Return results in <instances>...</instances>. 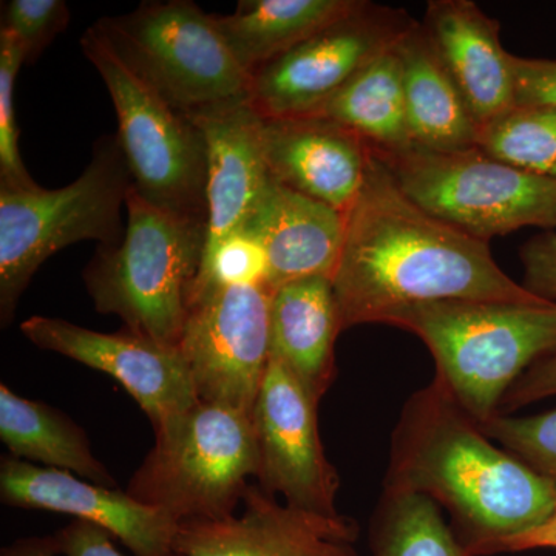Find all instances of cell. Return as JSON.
I'll use <instances>...</instances> for the list:
<instances>
[{"label":"cell","instance_id":"obj_1","mask_svg":"<svg viewBox=\"0 0 556 556\" xmlns=\"http://www.w3.org/2000/svg\"><path fill=\"white\" fill-rule=\"evenodd\" d=\"M345 219L332 277L342 331L439 300L548 302L511 280L489 243L413 203L369 146L364 182Z\"/></svg>","mask_w":556,"mask_h":556},{"label":"cell","instance_id":"obj_2","mask_svg":"<svg viewBox=\"0 0 556 556\" xmlns=\"http://www.w3.org/2000/svg\"><path fill=\"white\" fill-rule=\"evenodd\" d=\"M489 439L434 380L405 405L391 447L387 490L447 507L467 556L495 555L556 507V481Z\"/></svg>","mask_w":556,"mask_h":556},{"label":"cell","instance_id":"obj_3","mask_svg":"<svg viewBox=\"0 0 556 556\" xmlns=\"http://www.w3.org/2000/svg\"><path fill=\"white\" fill-rule=\"evenodd\" d=\"M380 324L413 332L433 354L437 382L477 424L507 391L556 353V303L439 300L391 311Z\"/></svg>","mask_w":556,"mask_h":556},{"label":"cell","instance_id":"obj_4","mask_svg":"<svg viewBox=\"0 0 556 556\" xmlns=\"http://www.w3.org/2000/svg\"><path fill=\"white\" fill-rule=\"evenodd\" d=\"M127 225L116 247H101L83 277L97 311L127 329L178 348L192 311L206 222L150 203L130 186Z\"/></svg>","mask_w":556,"mask_h":556},{"label":"cell","instance_id":"obj_5","mask_svg":"<svg viewBox=\"0 0 556 556\" xmlns=\"http://www.w3.org/2000/svg\"><path fill=\"white\" fill-rule=\"evenodd\" d=\"M131 179L116 137L94 142L89 166L61 189L0 186V320L9 327L36 270L79 241L116 247Z\"/></svg>","mask_w":556,"mask_h":556},{"label":"cell","instance_id":"obj_6","mask_svg":"<svg viewBox=\"0 0 556 556\" xmlns=\"http://www.w3.org/2000/svg\"><path fill=\"white\" fill-rule=\"evenodd\" d=\"M93 27L144 86L179 115L249 102L251 76L233 58L214 14L190 0H152Z\"/></svg>","mask_w":556,"mask_h":556},{"label":"cell","instance_id":"obj_7","mask_svg":"<svg viewBox=\"0 0 556 556\" xmlns=\"http://www.w3.org/2000/svg\"><path fill=\"white\" fill-rule=\"evenodd\" d=\"M257 431L251 416L199 402L155 430V445L127 493L178 525L233 517L248 478L258 477Z\"/></svg>","mask_w":556,"mask_h":556},{"label":"cell","instance_id":"obj_8","mask_svg":"<svg viewBox=\"0 0 556 556\" xmlns=\"http://www.w3.org/2000/svg\"><path fill=\"white\" fill-rule=\"evenodd\" d=\"M369 149L413 203L473 239L486 243L526 226L556 228V178L517 169L478 148Z\"/></svg>","mask_w":556,"mask_h":556},{"label":"cell","instance_id":"obj_9","mask_svg":"<svg viewBox=\"0 0 556 556\" xmlns=\"http://www.w3.org/2000/svg\"><path fill=\"white\" fill-rule=\"evenodd\" d=\"M80 50L112 98L131 186L155 206L206 222L207 149L200 127L144 86L93 25Z\"/></svg>","mask_w":556,"mask_h":556},{"label":"cell","instance_id":"obj_10","mask_svg":"<svg viewBox=\"0 0 556 556\" xmlns=\"http://www.w3.org/2000/svg\"><path fill=\"white\" fill-rule=\"evenodd\" d=\"M415 24L405 10L361 0L339 21L252 72L249 102L263 118L309 115Z\"/></svg>","mask_w":556,"mask_h":556},{"label":"cell","instance_id":"obj_11","mask_svg":"<svg viewBox=\"0 0 556 556\" xmlns=\"http://www.w3.org/2000/svg\"><path fill=\"white\" fill-rule=\"evenodd\" d=\"M269 306L263 285L217 289L192 306L178 350L201 402L254 415L270 356Z\"/></svg>","mask_w":556,"mask_h":556},{"label":"cell","instance_id":"obj_12","mask_svg":"<svg viewBox=\"0 0 556 556\" xmlns=\"http://www.w3.org/2000/svg\"><path fill=\"white\" fill-rule=\"evenodd\" d=\"M318 399L270 353L254 420L260 450L258 485L281 493L288 506L338 515L340 478L318 433Z\"/></svg>","mask_w":556,"mask_h":556},{"label":"cell","instance_id":"obj_13","mask_svg":"<svg viewBox=\"0 0 556 556\" xmlns=\"http://www.w3.org/2000/svg\"><path fill=\"white\" fill-rule=\"evenodd\" d=\"M21 331L33 345L118 380L148 415L153 430L200 402L178 348L161 345L131 329L104 334L62 318L33 316Z\"/></svg>","mask_w":556,"mask_h":556},{"label":"cell","instance_id":"obj_14","mask_svg":"<svg viewBox=\"0 0 556 556\" xmlns=\"http://www.w3.org/2000/svg\"><path fill=\"white\" fill-rule=\"evenodd\" d=\"M244 514L179 525V556H358V526L343 515L281 506L273 493L249 484Z\"/></svg>","mask_w":556,"mask_h":556},{"label":"cell","instance_id":"obj_15","mask_svg":"<svg viewBox=\"0 0 556 556\" xmlns=\"http://www.w3.org/2000/svg\"><path fill=\"white\" fill-rule=\"evenodd\" d=\"M0 497L7 506L56 511L108 530L134 556H179V525L127 492L91 484L70 471L2 457Z\"/></svg>","mask_w":556,"mask_h":556},{"label":"cell","instance_id":"obj_16","mask_svg":"<svg viewBox=\"0 0 556 556\" xmlns=\"http://www.w3.org/2000/svg\"><path fill=\"white\" fill-rule=\"evenodd\" d=\"M262 142L270 177L342 214L353 206L368 164L356 131L321 116L263 118Z\"/></svg>","mask_w":556,"mask_h":556},{"label":"cell","instance_id":"obj_17","mask_svg":"<svg viewBox=\"0 0 556 556\" xmlns=\"http://www.w3.org/2000/svg\"><path fill=\"white\" fill-rule=\"evenodd\" d=\"M345 214L269 177L243 228L268 257L270 291L311 277H334L345 240Z\"/></svg>","mask_w":556,"mask_h":556},{"label":"cell","instance_id":"obj_18","mask_svg":"<svg viewBox=\"0 0 556 556\" xmlns=\"http://www.w3.org/2000/svg\"><path fill=\"white\" fill-rule=\"evenodd\" d=\"M479 129L515 105L511 54L500 22L470 0H431L420 22Z\"/></svg>","mask_w":556,"mask_h":556},{"label":"cell","instance_id":"obj_19","mask_svg":"<svg viewBox=\"0 0 556 556\" xmlns=\"http://www.w3.org/2000/svg\"><path fill=\"white\" fill-rule=\"evenodd\" d=\"M192 121L207 149L204 260L243 228L270 174L263 152V118L251 102L212 110Z\"/></svg>","mask_w":556,"mask_h":556},{"label":"cell","instance_id":"obj_20","mask_svg":"<svg viewBox=\"0 0 556 556\" xmlns=\"http://www.w3.org/2000/svg\"><path fill=\"white\" fill-rule=\"evenodd\" d=\"M269 328L270 353L320 401L334 380L342 332L331 278H302L270 291Z\"/></svg>","mask_w":556,"mask_h":556},{"label":"cell","instance_id":"obj_21","mask_svg":"<svg viewBox=\"0 0 556 556\" xmlns=\"http://www.w3.org/2000/svg\"><path fill=\"white\" fill-rule=\"evenodd\" d=\"M397 53L413 146L434 152L477 148V121L420 22L399 40Z\"/></svg>","mask_w":556,"mask_h":556},{"label":"cell","instance_id":"obj_22","mask_svg":"<svg viewBox=\"0 0 556 556\" xmlns=\"http://www.w3.org/2000/svg\"><path fill=\"white\" fill-rule=\"evenodd\" d=\"M358 3L361 0H241L232 14L214 20L233 58L251 76Z\"/></svg>","mask_w":556,"mask_h":556},{"label":"cell","instance_id":"obj_23","mask_svg":"<svg viewBox=\"0 0 556 556\" xmlns=\"http://www.w3.org/2000/svg\"><path fill=\"white\" fill-rule=\"evenodd\" d=\"M0 439L14 457L47 468L73 471L91 484L116 489L108 468L91 453L86 433L70 417L42 402L17 396L0 386Z\"/></svg>","mask_w":556,"mask_h":556},{"label":"cell","instance_id":"obj_24","mask_svg":"<svg viewBox=\"0 0 556 556\" xmlns=\"http://www.w3.org/2000/svg\"><path fill=\"white\" fill-rule=\"evenodd\" d=\"M309 115L342 124L378 150L413 148L397 43Z\"/></svg>","mask_w":556,"mask_h":556},{"label":"cell","instance_id":"obj_25","mask_svg":"<svg viewBox=\"0 0 556 556\" xmlns=\"http://www.w3.org/2000/svg\"><path fill=\"white\" fill-rule=\"evenodd\" d=\"M375 556H467L430 497L386 490L371 535Z\"/></svg>","mask_w":556,"mask_h":556},{"label":"cell","instance_id":"obj_26","mask_svg":"<svg viewBox=\"0 0 556 556\" xmlns=\"http://www.w3.org/2000/svg\"><path fill=\"white\" fill-rule=\"evenodd\" d=\"M477 148L517 169L556 178L555 105H514L479 129Z\"/></svg>","mask_w":556,"mask_h":556},{"label":"cell","instance_id":"obj_27","mask_svg":"<svg viewBox=\"0 0 556 556\" xmlns=\"http://www.w3.org/2000/svg\"><path fill=\"white\" fill-rule=\"evenodd\" d=\"M22 64H25V53L20 39L0 28V186L35 189L38 185L22 161L14 109V86Z\"/></svg>","mask_w":556,"mask_h":556},{"label":"cell","instance_id":"obj_28","mask_svg":"<svg viewBox=\"0 0 556 556\" xmlns=\"http://www.w3.org/2000/svg\"><path fill=\"white\" fill-rule=\"evenodd\" d=\"M268 257L255 237L244 230L230 236L201 263L192 306L208 292L237 285L268 288Z\"/></svg>","mask_w":556,"mask_h":556},{"label":"cell","instance_id":"obj_29","mask_svg":"<svg viewBox=\"0 0 556 556\" xmlns=\"http://www.w3.org/2000/svg\"><path fill=\"white\" fill-rule=\"evenodd\" d=\"M478 426L527 466L556 481V409L529 417L495 415Z\"/></svg>","mask_w":556,"mask_h":556},{"label":"cell","instance_id":"obj_30","mask_svg":"<svg viewBox=\"0 0 556 556\" xmlns=\"http://www.w3.org/2000/svg\"><path fill=\"white\" fill-rule=\"evenodd\" d=\"M70 24L64 0H9L2 2V27L24 47L25 64H33Z\"/></svg>","mask_w":556,"mask_h":556},{"label":"cell","instance_id":"obj_31","mask_svg":"<svg viewBox=\"0 0 556 556\" xmlns=\"http://www.w3.org/2000/svg\"><path fill=\"white\" fill-rule=\"evenodd\" d=\"M515 105H555L556 61L530 60L511 54Z\"/></svg>","mask_w":556,"mask_h":556},{"label":"cell","instance_id":"obj_32","mask_svg":"<svg viewBox=\"0 0 556 556\" xmlns=\"http://www.w3.org/2000/svg\"><path fill=\"white\" fill-rule=\"evenodd\" d=\"M525 265V288L538 298L556 300V233H546L530 240L521 249Z\"/></svg>","mask_w":556,"mask_h":556},{"label":"cell","instance_id":"obj_33","mask_svg":"<svg viewBox=\"0 0 556 556\" xmlns=\"http://www.w3.org/2000/svg\"><path fill=\"white\" fill-rule=\"evenodd\" d=\"M556 396V353L541 358L507 391L501 407L515 409L540 399Z\"/></svg>","mask_w":556,"mask_h":556},{"label":"cell","instance_id":"obj_34","mask_svg":"<svg viewBox=\"0 0 556 556\" xmlns=\"http://www.w3.org/2000/svg\"><path fill=\"white\" fill-rule=\"evenodd\" d=\"M62 556H123L113 546L108 530L91 522L75 519L56 533Z\"/></svg>","mask_w":556,"mask_h":556},{"label":"cell","instance_id":"obj_35","mask_svg":"<svg viewBox=\"0 0 556 556\" xmlns=\"http://www.w3.org/2000/svg\"><path fill=\"white\" fill-rule=\"evenodd\" d=\"M544 547L556 548V507L543 525L501 544L497 547L496 554H500V552H522Z\"/></svg>","mask_w":556,"mask_h":556},{"label":"cell","instance_id":"obj_36","mask_svg":"<svg viewBox=\"0 0 556 556\" xmlns=\"http://www.w3.org/2000/svg\"><path fill=\"white\" fill-rule=\"evenodd\" d=\"M61 555L56 536L21 538L3 547L0 556H58Z\"/></svg>","mask_w":556,"mask_h":556}]
</instances>
